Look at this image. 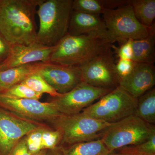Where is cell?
Wrapping results in <instances>:
<instances>
[{
	"label": "cell",
	"instance_id": "2e32d148",
	"mask_svg": "<svg viewBox=\"0 0 155 155\" xmlns=\"http://www.w3.org/2000/svg\"><path fill=\"white\" fill-rule=\"evenodd\" d=\"M37 63L0 71V93L21 83L29 75L37 72Z\"/></svg>",
	"mask_w": 155,
	"mask_h": 155
},
{
	"label": "cell",
	"instance_id": "83f0119b",
	"mask_svg": "<svg viewBox=\"0 0 155 155\" xmlns=\"http://www.w3.org/2000/svg\"><path fill=\"white\" fill-rule=\"evenodd\" d=\"M134 64L135 62L131 60H124L119 58V61L116 64V69L120 81L130 74L133 69Z\"/></svg>",
	"mask_w": 155,
	"mask_h": 155
},
{
	"label": "cell",
	"instance_id": "277c9868",
	"mask_svg": "<svg viewBox=\"0 0 155 155\" xmlns=\"http://www.w3.org/2000/svg\"><path fill=\"white\" fill-rule=\"evenodd\" d=\"M155 130L154 126L133 114L113 123L104 130L101 140L108 150L113 152L144 142Z\"/></svg>",
	"mask_w": 155,
	"mask_h": 155
},
{
	"label": "cell",
	"instance_id": "f1b7e54d",
	"mask_svg": "<svg viewBox=\"0 0 155 155\" xmlns=\"http://www.w3.org/2000/svg\"><path fill=\"white\" fill-rule=\"evenodd\" d=\"M12 45L0 32V64L8 58Z\"/></svg>",
	"mask_w": 155,
	"mask_h": 155
},
{
	"label": "cell",
	"instance_id": "44dd1931",
	"mask_svg": "<svg viewBox=\"0 0 155 155\" xmlns=\"http://www.w3.org/2000/svg\"><path fill=\"white\" fill-rule=\"evenodd\" d=\"M21 83L24 84L35 91L42 94L46 93L54 97L62 95L50 86L41 75L37 72L29 75Z\"/></svg>",
	"mask_w": 155,
	"mask_h": 155
},
{
	"label": "cell",
	"instance_id": "484cf974",
	"mask_svg": "<svg viewBox=\"0 0 155 155\" xmlns=\"http://www.w3.org/2000/svg\"><path fill=\"white\" fill-rule=\"evenodd\" d=\"M61 139L62 134L58 129L56 130L44 129L41 137L42 150L55 149Z\"/></svg>",
	"mask_w": 155,
	"mask_h": 155
},
{
	"label": "cell",
	"instance_id": "3957f363",
	"mask_svg": "<svg viewBox=\"0 0 155 155\" xmlns=\"http://www.w3.org/2000/svg\"><path fill=\"white\" fill-rule=\"evenodd\" d=\"M72 0H41L37 10L39 19L38 43L55 46L68 33Z\"/></svg>",
	"mask_w": 155,
	"mask_h": 155
},
{
	"label": "cell",
	"instance_id": "ba28073f",
	"mask_svg": "<svg viewBox=\"0 0 155 155\" xmlns=\"http://www.w3.org/2000/svg\"><path fill=\"white\" fill-rule=\"evenodd\" d=\"M81 81L96 87L114 89L119 86L112 49L79 67Z\"/></svg>",
	"mask_w": 155,
	"mask_h": 155
},
{
	"label": "cell",
	"instance_id": "9c48e42d",
	"mask_svg": "<svg viewBox=\"0 0 155 155\" xmlns=\"http://www.w3.org/2000/svg\"><path fill=\"white\" fill-rule=\"evenodd\" d=\"M112 90L92 86L81 81L70 91L55 97L51 102L63 115H75L80 113Z\"/></svg>",
	"mask_w": 155,
	"mask_h": 155
},
{
	"label": "cell",
	"instance_id": "1f68e13d",
	"mask_svg": "<svg viewBox=\"0 0 155 155\" xmlns=\"http://www.w3.org/2000/svg\"><path fill=\"white\" fill-rule=\"evenodd\" d=\"M47 151L46 150H43L35 155H47Z\"/></svg>",
	"mask_w": 155,
	"mask_h": 155
},
{
	"label": "cell",
	"instance_id": "4316f807",
	"mask_svg": "<svg viewBox=\"0 0 155 155\" xmlns=\"http://www.w3.org/2000/svg\"><path fill=\"white\" fill-rule=\"evenodd\" d=\"M112 49L115 51L119 59L133 61V51L132 40H128L120 45L119 47L112 45Z\"/></svg>",
	"mask_w": 155,
	"mask_h": 155
},
{
	"label": "cell",
	"instance_id": "e0dca14e",
	"mask_svg": "<svg viewBox=\"0 0 155 155\" xmlns=\"http://www.w3.org/2000/svg\"><path fill=\"white\" fill-rule=\"evenodd\" d=\"M133 61L137 63L154 64L155 62V24L150 27L147 37L132 40Z\"/></svg>",
	"mask_w": 155,
	"mask_h": 155
},
{
	"label": "cell",
	"instance_id": "f546056e",
	"mask_svg": "<svg viewBox=\"0 0 155 155\" xmlns=\"http://www.w3.org/2000/svg\"><path fill=\"white\" fill-rule=\"evenodd\" d=\"M8 155H32L26 146L25 138L20 140L15 145Z\"/></svg>",
	"mask_w": 155,
	"mask_h": 155
},
{
	"label": "cell",
	"instance_id": "4fadbf2b",
	"mask_svg": "<svg viewBox=\"0 0 155 155\" xmlns=\"http://www.w3.org/2000/svg\"><path fill=\"white\" fill-rule=\"evenodd\" d=\"M56 46H47L39 43L12 45L11 54L0 64V71L37 62H50V58Z\"/></svg>",
	"mask_w": 155,
	"mask_h": 155
},
{
	"label": "cell",
	"instance_id": "603a6c76",
	"mask_svg": "<svg viewBox=\"0 0 155 155\" xmlns=\"http://www.w3.org/2000/svg\"><path fill=\"white\" fill-rule=\"evenodd\" d=\"M119 150L120 152L130 155H155V130L144 142L125 147Z\"/></svg>",
	"mask_w": 155,
	"mask_h": 155
},
{
	"label": "cell",
	"instance_id": "d4e9b609",
	"mask_svg": "<svg viewBox=\"0 0 155 155\" xmlns=\"http://www.w3.org/2000/svg\"><path fill=\"white\" fill-rule=\"evenodd\" d=\"M43 128H37L27 134L25 138L26 146L32 155H35L41 150V137Z\"/></svg>",
	"mask_w": 155,
	"mask_h": 155
},
{
	"label": "cell",
	"instance_id": "52a82bcc",
	"mask_svg": "<svg viewBox=\"0 0 155 155\" xmlns=\"http://www.w3.org/2000/svg\"><path fill=\"white\" fill-rule=\"evenodd\" d=\"M55 122L62 134V143L70 145L95 140L99 137L100 132L113 124L93 119L81 113L62 115Z\"/></svg>",
	"mask_w": 155,
	"mask_h": 155
},
{
	"label": "cell",
	"instance_id": "7a4b0ae2",
	"mask_svg": "<svg viewBox=\"0 0 155 155\" xmlns=\"http://www.w3.org/2000/svg\"><path fill=\"white\" fill-rule=\"evenodd\" d=\"M112 45L93 37L67 34L56 45L50 61L64 66L80 67L107 51L112 48Z\"/></svg>",
	"mask_w": 155,
	"mask_h": 155
},
{
	"label": "cell",
	"instance_id": "9a60e30c",
	"mask_svg": "<svg viewBox=\"0 0 155 155\" xmlns=\"http://www.w3.org/2000/svg\"><path fill=\"white\" fill-rule=\"evenodd\" d=\"M67 34L74 36L88 35L105 41L111 44L105 23L100 15L72 10Z\"/></svg>",
	"mask_w": 155,
	"mask_h": 155
},
{
	"label": "cell",
	"instance_id": "ffe728a7",
	"mask_svg": "<svg viewBox=\"0 0 155 155\" xmlns=\"http://www.w3.org/2000/svg\"><path fill=\"white\" fill-rule=\"evenodd\" d=\"M135 115L150 124L155 123V89L137 99Z\"/></svg>",
	"mask_w": 155,
	"mask_h": 155
},
{
	"label": "cell",
	"instance_id": "30bf717a",
	"mask_svg": "<svg viewBox=\"0 0 155 155\" xmlns=\"http://www.w3.org/2000/svg\"><path fill=\"white\" fill-rule=\"evenodd\" d=\"M37 72L61 94L70 91L81 81L79 67L64 66L51 62H38Z\"/></svg>",
	"mask_w": 155,
	"mask_h": 155
},
{
	"label": "cell",
	"instance_id": "cb8c5ba5",
	"mask_svg": "<svg viewBox=\"0 0 155 155\" xmlns=\"http://www.w3.org/2000/svg\"><path fill=\"white\" fill-rule=\"evenodd\" d=\"M6 96L17 99H30L39 100L42 94L35 91L24 84L20 83L14 85L2 93Z\"/></svg>",
	"mask_w": 155,
	"mask_h": 155
},
{
	"label": "cell",
	"instance_id": "d6986e66",
	"mask_svg": "<svg viewBox=\"0 0 155 155\" xmlns=\"http://www.w3.org/2000/svg\"><path fill=\"white\" fill-rule=\"evenodd\" d=\"M129 4L135 17L143 25L150 27L154 23L155 0H131Z\"/></svg>",
	"mask_w": 155,
	"mask_h": 155
},
{
	"label": "cell",
	"instance_id": "7402d4cb",
	"mask_svg": "<svg viewBox=\"0 0 155 155\" xmlns=\"http://www.w3.org/2000/svg\"><path fill=\"white\" fill-rule=\"evenodd\" d=\"M72 9L85 14L101 15L106 9L103 0H74Z\"/></svg>",
	"mask_w": 155,
	"mask_h": 155
},
{
	"label": "cell",
	"instance_id": "8fae6325",
	"mask_svg": "<svg viewBox=\"0 0 155 155\" xmlns=\"http://www.w3.org/2000/svg\"><path fill=\"white\" fill-rule=\"evenodd\" d=\"M37 128L33 122L14 117L0 109V154L8 155L23 136Z\"/></svg>",
	"mask_w": 155,
	"mask_h": 155
},
{
	"label": "cell",
	"instance_id": "ac0fdd59",
	"mask_svg": "<svg viewBox=\"0 0 155 155\" xmlns=\"http://www.w3.org/2000/svg\"><path fill=\"white\" fill-rule=\"evenodd\" d=\"M61 149L64 155H110L113 153L101 139L78 143Z\"/></svg>",
	"mask_w": 155,
	"mask_h": 155
},
{
	"label": "cell",
	"instance_id": "6da1fadb",
	"mask_svg": "<svg viewBox=\"0 0 155 155\" xmlns=\"http://www.w3.org/2000/svg\"><path fill=\"white\" fill-rule=\"evenodd\" d=\"M41 0H0V32L11 45L38 43L35 16Z\"/></svg>",
	"mask_w": 155,
	"mask_h": 155
},
{
	"label": "cell",
	"instance_id": "5bb4252c",
	"mask_svg": "<svg viewBox=\"0 0 155 155\" xmlns=\"http://www.w3.org/2000/svg\"><path fill=\"white\" fill-rule=\"evenodd\" d=\"M155 84L154 64L135 62L131 72L120 80L119 86L137 99Z\"/></svg>",
	"mask_w": 155,
	"mask_h": 155
},
{
	"label": "cell",
	"instance_id": "8992f818",
	"mask_svg": "<svg viewBox=\"0 0 155 155\" xmlns=\"http://www.w3.org/2000/svg\"><path fill=\"white\" fill-rule=\"evenodd\" d=\"M102 15L112 45L145 38L149 34L151 27L137 20L129 2L116 8L106 9Z\"/></svg>",
	"mask_w": 155,
	"mask_h": 155
},
{
	"label": "cell",
	"instance_id": "7c38bea8",
	"mask_svg": "<svg viewBox=\"0 0 155 155\" xmlns=\"http://www.w3.org/2000/svg\"><path fill=\"white\" fill-rule=\"evenodd\" d=\"M0 106L32 119L55 120L63 115L51 102L42 103L37 100L14 98L2 94H0Z\"/></svg>",
	"mask_w": 155,
	"mask_h": 155
},
{
	"label": "cell",
	"instance_id": "d6a6232c",
	"mask_svg": "<svg viewBox=\"0 0 155 155\" xmlns=\"http://www.w3.org/2000/svg\"><path fill=\"white\" fill-rule=\"evenodd\" d=\"M110 155H130L126 153H124L120 152H119L118 153H112V154H111Z\"/></svg>",
	"mask_w": 155,
	"mask_h": 155
},
{
	"label": "cell",
	"instance_id": "5b68a950",
	"mask_svg": "<svg viewBox=\"0 0 155 155\" xmlns=\"http://www.w3.org/2000/svg\"><path fill=\"white\" fill-rule=\"evenodd\" d=\"M137 99L118 86L81 113L93 119L114 123L135 114Z\"/></svg>",
	"mask_w": 155,
	"mask_h": 155
},
{
	"label": "cell",
	"instance_id": "4dcf8cb0",
	"mask_svg": "<svg viewBox=\"0 0 155 155\" xmlns=\"http://www.w3.org/2000/svg\"><path fill=\"white\" fill-rule=\"evenodd\" d=\"M50 153H47V155H64L61 149H55L51 150Z\"/></svg>",
	"mask_w": 155,
	"mask_h": 155
}]
</instances>
